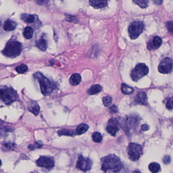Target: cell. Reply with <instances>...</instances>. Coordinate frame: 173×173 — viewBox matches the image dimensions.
Returning a JSON list of instances; mask_svg holds the SVG:
<instances>
[{
    "label": "cell",
    "instance_id": "obj_1",
    "mask_svg": "<svg viewBox=\"0 0 173 173\" xmlns=\"http://www.w3.org/2000/svg\"><path fill=\"white\" fill-rule=\"evenodd\" d=\"M101 170L105 173L110 170L114 173H118L122 168L120 158L114 155H110L102 158Z\"/></svg>",
    "mask_w": 173,
    "mask_h": 173
},
{
    "label": "cell",
    "instance_id": "obj_2",
    "mask_svg": "<svg viewBox=\"0 0 173 173\" xmlns=\"http://www.w3.org/2000/svg\"><path fill=\"white\" fill-rule=\"evenodd\" d=\"M18 100L15 90L7 86H0V101L6 104H10Z\"/></svg>",
    "mask_w": 173,
    "mask_h": 173
},
{
    "label": "cell",
    "instance_id": "obj_3",
    "mask_svg": "<svg viewBox=\"0 0 173 173\" xmlns=\"http://www.w3.org/2000/svg\"><path fill=\"white\" fill-rule=\"evenodd\" d=\"M34 78L39 82L41 92L44 96H47L51 93L56 86L54 83H52L49 80L45 77L40 73H37L34 75Z\"/></svg>",
    "mask_w": 173,
    "mask_h": 173
},
{
    "label": "cell",
    "instance_id": "obj_4",
    "mask_svg": "<svg viewBox=\"0 0 173 173\" xmlns=\"http://www.w3.org/2000/svg\"><path fill=\"white\" fill-rule=\"evenodd\" d=\"M22 45L17 41H11L7 43L3 50L4 54L10 58H15L21 54Z\"/></svg>",
    "mask_w": 173,
    "mask_h": 173
},
{
    "label": "cell",
    "instance_id": "obj_5",
    "mask_svg": "<svg viewBox=\"0 0 173 173\" xmlns=\"http://www.w3.org/2000/svg\"><path fill=\"white\" fill-rule=\"evenodd\" d=\"M128 153L130 160L133 161H136L139 160L142 155V147L139 144L131 143L128 146Z\"/></svg>",
    "mask_w": 173,
    "mask_h": 173
},
{
    "label": "cell",
    "instance_id": "obj_6",
    "mask_svg": "<svg viewBox=\"0 0 173 173\" xmlns=\"http://www.w3.org/2000/svg\"><path fill=\"white\" fill-rule=\"evenodd\" d=\"M149 72V68L144 63H140L136 65L131 73V76L132 80L137 81L143 76L147 75Z\"/></svg>",
    "mask_w": 173,
    "mask_h": 173
},
{
    "label": "cell",
    "instance_id": "obj_7",
    "mask_svg": "<svg viewBox=\"0 0 173 173\" xmlns=\"http://www.w3.org/2000/svg\"><path fill=\"white\" fill-rule=\"evenodd\" d=\"M144 29V24L141 21H134L129 26L128 32L132 40L136 39L139 37Z\"/></svg>",
    "mask_w": 173,
    "mask_h": 173
},
{
    "label": "cell",
    "instance_id": "obj_8",
    "mask_svg": "<svg viewBox=\"0 0 173 173\" xmlns=\"http://www.w3.org/2000/svg\"><path fill=\"white\" fill-rule=\"evenodd\" d=\"M173 67V60L170 58H165L160 63L158 67V70L160 73L163 74L170 73Z\"/></svg>",
    "mask_w": 173,
    "mask_h": 173
},
{
    "label": "cell",
    "instance_id": "obj_9",
    "mask_svg": "<svg viewBox=\"0 0 173 173\" xmlns=\"http://www.w3.org/2000/svg\"><path fill=\"white\" fill-rule=\"evenodd\" d=\"M92 161L90 158L80 155L76 162V167L77 169L83 171H87L92 168Z\"/></svg>",
    "mask_w": 173,
    "mask_h": 173
},
{
    "label": "cell",
    "instance_id": "obj_10",
    "mask_svg": "<svg viewBox=\"0 0 173 173\" xmlns=\"http://www.w3.org/2000/svg\"><path fill=\"white\" fill-rule=\"evenodd\" d=\"M37 166L45 168L47 169H51L55 166V161L52 157L42 156L37 161Z\"/></svg>",
    "mask_w": 173,
    "mask_h": 173
},
{
    "label": "cell",
    "instance_id": "obj_11",
    "mask_svg": "<svg viewBox=\"0 0 173 173\" xmlns=\"http://www.w3.org/2000/svg\"><path fill=\"white\" fill-rule=\"evenodd\" d=\"M106 130L107 132L111 136H115L119 130L118 122L116 119L111 118L109 120L106 127Z\"/></svg>",
    "mask_w": 173,
    "mask_h": 173
},
{
    "label": "cell",
    "instance_id": "obj_12",
    "mask_svg": "<svg viewBox=\"0 0 173 173\" xmlns=\"http://www.w3.org/2000/svg\"><path fill=\"white\" fill-rule=\"evenodd\" d=\"M162 44V40L161 37L156 36L153 38L152 41L148 45V49H157Z\"/></svg>",
    "mask_w": 173,
    "mask_h": 173
},
{
    "label": "cell",
    "instance_id": "obj_13",
    "mask_svg": "<svg viewBox=\"0 0 173 173\" xmlns=\"http://www.w3.org/2000/svg\"><path fill=\"white\" fill-rule=\"evenodd\" d=\"M135 102L140 105H146L147 102V95L144 92H140L137 94L135 98Z\"/></svg>",
    "mask_w": 173,
    "mask_h": 173
},
{
    "label": "cell",
    "instance_id": "obj_14",
    "mask_svg": "<svg viewBox=\"0 0 173 173\" xmlns=\"http://www.w3.org/2000/svg\"><path fill=\"white\" fill-rule=\"evenodd\" d=\"M90 5L96 9L106 7L107 5V0H89Z\"/></svg>",
    "mask_w": 173,
    "mask_h": 173
},
{
    "label": "cell",
    "instance_id": "obj_15",
    "mask_svg": "<svg viewBox=\"0 0 173 173\" xmlns=\"http://www.w3.org/2000/svg\"><path fill=\"white\" fill-rule=\"evenodd\" d=\"M28 109L29 110L34 114V115H37L39 114L40 107L38 104L36 102H32L29 104L28 105Z\"/></svg>",
    "mask_w": 173,
    "mask_h": 173
},
{
    "label": "cell",
    "instance_id": "obj_16",
    "mask_svg": "<svg viewBox=\"0 0 173 173\" xmlns=\"http://www.w3.org/2000/svg\"><path fill=\"white\" fill-rule=\"evenodd\" d=\"M16 27V23L13 21L7 20L4 24V29L6 31H13Z\"/></svg>",
    "mask_w": 173,
    "mask_h": 173
},
{
    "label": "cell",
    "instance_id": "obj_17",
    "mask_svg": "<svg viewBox=\"0 0 173 173\" xmlns=\"http://www.w3.org/2000/svg\"><path fill=\"white\" fill-rule=\"evenodd\" d=\"M81 81V76L78 73H74L72 75L70 79V83L73 86H76Z\"/></svg>",
    "mask_w": 173,
    "mask_h": 173
},
{
    "label": "cell",
    "instance_id": "obj_18",
    "mask_svg": "<svg viewBox=\"0 0 173 173\" xmlns=\"http://www.w3.org/2000/svg\"><path fill=\"white\" fill-rule=\"evenodd\" d=\"M102 90V87L99 85H95L90 87L89 89L88 93L89 95H95L101 92Z\"/></svg>",
    "mask_w": 173,
    "mask_h": 173
},
{
    "label": "cell",
    "instance_id": "obj_19",
    "mask_svg": "<svg viewBox=\"0 0 173 173\" xmlns=\"http://www.w3.org/2000/svg\"><path fill=\"white\" fill-rule=\"evenodd\" d=\"M89 126L85 124H81L78 126L76 129V134L78 135L84 134L88 130Z\"/></svg>",
    "mask_w": 173,
    "mask_h": 173
},
{
    "label": "cell",
    "instance_id": "obj_20",
    "mask_svg": "<svg viewBox=\"0 0 173 173\" xmlns=\"http://www.w3.org/2000/svg\"><path fill=\"white\" fill-rule=\"evenodd\" d=\"M37 46L42 51H46L47 48V41L44 38L42 37L37 41Z\"/></svg>",
    "mask_w": 173,
    "mask_h": 173
},
{
    "label": "cell",
    "instance_id": "obj_21",
    "mask_svg": "<svg viewBox=\"0 0 173 173\" xmlns=\"http://www.w3.org/2000/svg\"><path fill=\"white\" fill-rule=\"evenodd\" d=\"M36 17L34 15L30 14H23L21 16L22 21L26 23H32L36 20Z\"/></svg>",
    "mask_w": 173,
    "mask_h": 173
},
{
    "label": "cell",
    "instance_id": "obj_22",
    "mask_svg": "<svg viewBox=\"0 0 173 173\" xmlns=\"http://www.w3.org/2000/svg\"><path fill=\"white\" fill-rule=\"evenodd\" d=\"M33 34H34V31L32 27L27 26L24 29L23 34L24 37L26 39H31L33 36Z\"/></svg>",
    "mask_w": 173,
    "mask_h": 173
},
{
    "label": "cell",
    "instance_id": "obj_23",
    "mask_svg": "<svg viewBox=\"0 0 173 173\" xmlns=\"http://www.w3.org/2000/svg\"><path fill=\"white\" fill-rule=\"evenodd\" d=\"M149 170L151 173H157L161 170L160 164L156 163H151L148 166Z\"/></svg>",
    "mask_w": 173,
    "mask_h": 173
},
{
    "label": "cell",
    "instance_id": "obj_24",
    "mask_svg": "<svg viewBox=\"0 0 173 173\" xmlns=\"http://www.w3.org/2000/svg\"><path fill=\"white\" fill-rule=\"evenodd\" d=\"M122 91L124 94H126V95H129V94H131L134 92V89L131 88L129 86L125 84H122Z\"/></svg>",
    "mask_w": 173,
    "mask_h": 173
},
{
    "label": "cell",
    "instance_id": "obj_25",
    "mask_svg": "<svg viewBox=\"0 0 173 173\" xmlns=\"http://www.w3.org/2000/svg\"><path fill=\"white\" fill-rule=\"evenodd\" d=\"M57 133L59 136L65 135V136H73L75 134L73 131L70 130H62L58 131Z\"/></svg>",
    "mask_w": 173,
    "mask_h": 173
},
{
    "label": "cell",
    "instance_id": "obj_26",
    "mask_svg": "<svg viewBox=\"0 0 173 173\" xmlns=\"http://www.w3.org/2000/svg\"><path fill=\"white\" fill-rule=\"evenodd\" d=\"M134 3L142 8L147 7L148 0H133Z\"/></svg>",
    "mask_w": 173,
    "mask_h": 173
},
{
    "label": "cell",
    "instance_id": "obj_27",
    "mask_svg": "<svg viewBox=\"0 0 173 173\" xmlns=\"http://www.w3.org/2000/svg\"><path fill=\"white\" fill-rule=\"evenodd\" d=\"M27 70H28V67L25 65H21L17 66L16 68V70L17 73L21 74L25 73L27 71Z\"/></svg>",
    "mask_w": 173,
    "mask_h": 173
},
{
    "label": "cell",
    "instance_id": "obj_28",
    "mask_svg": "<svg viewBox=\"0 0 173 173\" xmlns=\"http://www.w3.org/2000/svg\"><path fill=\"white\" fill-rule=\"evenodd\" d=\"M92 139L95 142L99 143L102 141V137L100 133L95 132L92 135Z\"/></svg>",
    "mask_w": 173,
    "mask_h": 173
},
{
    "label": "cell",
    "instance_id": "obj_29",
    "mask_svg": "<svg viewBox=\"0 0 173 173\" xmlns=\"http://www.w3.org/2000/svg\"><path fill=\"white\" fill-rule=\"evenodd\" d=\"M102 100L104 105L105 106H108L112 102V98L109 96H106L104 97Z\"/></svg>",
    "mask_w": 173,
    "mask_h": 173
},
{
    "label": "cell",
    "instance_id": "obj_30",
    "mask_svg": "<svg viewBox=\"0 0 173 173\" xmlns=\"http://www.w3.org/2000/svg\"><path fill=\"white\" fill-rule=\"evenodd\" d=\"M166 107L169 110H173V97L168 100L166 103Z\"/></svg>",
    "mask_w": 173,
    "mask_h": 173
},
{
    "label": "cell",
    "instance_id": "obj_31",
    "mask_svg": "<svg viewBox=\"0 0 173 173\" xmlns=\"http://www.w3.org/2000/svg\"><path fill=\"white\" fill-rule=\"evenodd\" d=\"M166 26L168 29L169 32L173 35V21H168L166 22Z\"/></svg>",
    "mask_w": 173,
    "mask_h": 173
},
{
    "label": "cell",
    "instance_id": "obj_32",
    "mask_svg": "<svg viewBox=\"0 0 173 173\" xmlns=\"http://www.w3.org/2000/svg\"><path fill=\"white\" fill-rule=\"evenodd\" d=\"M163 161L165 164L168 165L171 162V157L169 155H166L163 158Z\"/></svg>",
    "mask_w": 173,
    "mask_h": 173
},
{
    "label": "cell",
    "instance_id": "obj_33",
    "mask_svg": "<svg viewBox=\"0 0 173 173\" xmlns=\"http://www.w3.org/2000/svg\"><path fill=\"white\" fill-rule=\"evenodd\" d=\"M117 108L115 105H112L111 107L109 108V112L110 114H115L117 112Z\"/></svg>",
    "mask_w": 173,
    "mask_h": 173
},
{
    "label": "cell",
    "instance_id": "obj_34",
    "mask_svg": "<svg viewBox=\"0 0 173 173\" xmlns=\"http://www.w3.org/2000/svg\"><path fill=\"white\" fill-rule=\"evenodd\" d=\"M4 147H5L7 150H11L13 149L14 145L11 143H7V144H4Z\"/></svg>",
    "mask_w": 173,
    "mask_h": 173
},
{
    "label": "cell",
    "instance_id": "obj_35",
    "mask_svg": "<svg viewBox=\"0 0 173 173\" xmlns=\"http://www.w3.org/2000/svg\"><path fill=\"white\" fill-rule=\"evenodd\" d=\"M34 146V149L35 148H40L43 146L42 143L40 142V141H39V142H36L34 145H33Z\"/></svg>",
    "mask_w": 173,
    "mask_h": 173
},
{
    "label": "cell",
    "instance_id": "obj_36",
    "mask_svg": "<svg viewBox=\"0 0 173 173\" xmlns=\"http://www.w3.org/2000/svg\"><path fill=\"white\" fill-rule=\"evenodd\" d=\"M141 128H142V130L143 131H146L149 130L150 127H149V126H148V125H147L146 124H145V125H143L142 126Z\"/></svg>",
    "mask_w": 173,
    "mask_h": 173
},
{
    "label": "cell",
    "instance_id": "obj_37",
    "mask_svg": "<svg viewBox=\"0 0 173 173\" xmlns=\"http://www.w3.org/2000/svg\"><path fill=\"white\" fill-rule=\"evenodd\" d=\"M153 2L156 5H161L163 3V0H152Z\"/></svg>",
    "mask_w": 173,
    "mask_h": 173
},
{
    "label": "cell",
    "instance_id": "obj_38",
    "mask_svg": "<svg viewBox=\"0 0 173 173\" xmlns=\"http://www.w3.org/2000/svg\"><path fill=\"white\" fill-rule=\"evenodd\" d=\"M46 0H38V3L39 4H42L46 2Z\"/></svg>",
    "mask_w": 173,
    "mask_h": 173
},
{
    "label": "cell",
    "instance_id": "obj_39",
    "mask_svg": "<svg viewBox=\"0 0 173 173\" xmlns=\"http://www.w3.org/2000/svg\"><path fill=\"white\" fill-rule=\"evenodd\" d=\"M134 173H141V172L139 171H138V170H136L135 171H134Z\"/></svg>",
    "mask_w": 173,
    "mask_h": 173
},
{
    "label": "cell",
    "instance_id": "obj_40",
    "mask_svg": "<svg viewBox=\"0 0 173 173\" xmlns=\"http://www.w3.org/2000/svg\"><path fill=\"white\" fill-rule=\"evenodd\" d=\"M2 165V161H1V160H0V166H1Z\"/></svg>",
    "mask_w": 173,
    "mask_h": 173
}]
</instances>
